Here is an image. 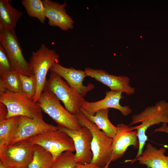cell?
Listing matches in <instances>:
<instances>
[{
    "instance_id": "obj_23",
    "label": "cell",
    "mask_w": 168,
    "mask_h": 168,
    "mask_svg": "<svg viewBox=\"0 0 168 168\" xmlns=\"http://www.w3.org/2000/svg\"><path fill=\"white\" fill-rule=\"evenodd\" d=\"M21 3L29 16L37 18L41 24H44L46 18L42 0H22Z\"/></svg>"
},
{
    "instance_id": "obj_9",
    "label": "cell",
    "mask_w": 168,
    "mask_h": 168,
    "mask_svg": "<svg viewBox=\"0 0 168 168\" xmlns=\"http://www.w3.org/2000/svg\"><path fill=\"white\" fill-rule=\"evenodd\" d=\"M35 145L26 139L0 149V162L9 168L27 166L32 161Z\"/></svg>"
},
{
    "instance_id": "obj_14",
    "label": "cell",
    "mask_w": 168,
    "mask_h": 168,
    "mask_svg": "<svg viewBox=\"0 0 168 168\" xmlns=\"http://www.w3.org/2000/svg\"><path fill=\"white\" fill-rule=\"evenodd\" d=\"M44 7V15L48 20V23L51 26L59 27L66 31L72 29L74 22L67 13L66 2L61 4L50 0H42Z\"/></svg>"
},
{
    "instance_id": "obj_5",
    "label": "cell",
    "mask_w": 168,
    "mask_h": 168,
    "mask_svg": "<svg viewBox=\"0 0 168 168\" xmlns=\"http://www.w3.org/2000/svg\"><path fill=\"white\" fill-rule=\"evenodd\" d=\"M36 103L58 124L72 130H78L82 127L76 115L64 108L52 92L44 90Z\"/></svg>"
},
{
    "instance_id": "obj_6",
    "label": "cell",
    "mask_w": 168,
    "mask_h": 168,
    "mask_svg": "<svg viewBox=\"0 0 168 168\" xmlns=\"http://www.w3.org/2000/svg\"><path fill=\"white\" fill-rule=\"evenodd\" d=\"M0 102L7 108V119L20 116L30 118H43L40 108L22 93L1 91Z\"/></svg>"
},
{
    "instance_id": "obj_12",
    "label": "cell",
    "mask_w": 168,
    "mask_h": 168,
    "mask_svg": "<svg viewBox=\"0 0 168 168\" xmlns=\"http://www.w3.org/2000/svg\"><path fill=\"white\" fill-rule=\"evenodd\" d=\"M117 127V133L112 138L111 162L122 157L129 146L138 149L139 146L136 130H132L131 126L123 123L119 124Z\"/></svg>"
},
{
    "instance_id": "obj_7",
    "label": "cell",
    "mask_w": 168,
    "mask_h": 168,
    "mask_svg": "<svg viewBox=\"0 0 168 168\" xmlns=\"http://www.w3.org/2000/svg\"><path fill=\"white\" fill-rule=\"evenodd\" d=\"M26 139L50 152L54 160L65 152L75 151L72 139L66 133L58 129L44 132Z\"/></svg>"
},
{
    "instance_id": "obj_19",
    "label": "cell",
    "mask_w": 168,
    "mask_h": 168,
    "mask_svg": "<svg viewBox=\"0 0 168 168\" xmlns=\"http://www.w3.org/2000/svg\"><path fill=\"white\" fill-rule=\"evenodd\" d=\"M80 111L90 120L95 123L108 136L113 138L115 135L118 129L110 122L108 118L109 109L98 110L94 115L88 114L81 108Z\"/></svg>"
},
{
    "instance_id": "obj_3",
    "label": "cell",
    "mask_w": 168,
    "mask_h": 168,
    "mask_svg": "<svg viewBox=\"0 0 168 168\" xmlns=\"http://www.w3.org/2000/svg\"><path fill=\"white\" fill-rule=\"evenodd\" d=\"M59 58L55 50L49 49L44 44L32 52L29 63L31 75L35 77L37 83L34 103L37 102L44 90L48 72L55 63L58 62Z\"/></svg>"
},
{
    "instance_id": "obj_24",
    "label": "cell",
    "mask_w": 168,
    "mask_h": 168,
    "mask_svg": "<svg viewBox=\"0 0 168 168\" xmlns=\"http://www.w3.org/2000/svg\"><path fill=\"white\" fill-rule=\"evenodd\" d=\"M19 75L21 84L22 93L33 101L37 86L35 77L33 75L27 76L20 73Z\"/></svg>"
},
{
    "instance_id": "obj_17",
    "label": "cell",
    "mask_w": 168,
    "mask_h": 168,
    "mask_svg": "<svg viewBox=\"0 0 168 168\" xmlns=\"http://www.w3.org/2000/svg\"><path fill=\"white\" fill-rule=\"evenodd\" d=\"M166 149H158L150 143H148L145 149L134 161H138L147 168H168V156H165Z\"/></svg>"
},
{
    "instance_id": "obj_10",
    "label": "cell",
    "mask_w": 168,
    "mask_h": 168,
    "mask_svg": "<svg viewBox=\"0 0 168 168\" xmlns=\"http://www.w3.org/2000/svg\"><path fill=\"white\" fill-rule=\"evenodd\" d=\"M57 127L72 139L76 151L74 156L75 162L81 164L91 163L93 156L91 145L92 137L90 130L84 126L78 130L70 129L59 124Z\"/></svg>"
},
{
    "instance_id": "obj_8",
    "label": "cell",
    "mask_w": 168,
    "mask_h": 168,
    "mask_svg": "<svg viewBox=\"0 0 168 168\" xmlns=\"http://www.w3.org/2000/svg\"><path fill=\"white\" fill-rule=\"evenodd\" d=\"M0 42L9 59L12 71L27 76H31L29 63L23 55L14 30H0Z\"/></svg>"
},
{
    "instance_id": "obj_22",
    "label": "cell",
    "mask_w": 168,
    "mask_h": 168,
    "mask_svg": "<svg viewBox=\"0 0 168 168\" xmlns=\"http://www.w3.org/2000/svg\"><path fill=\"white\" fill-rule=\"evenodd\" d=\"M54 160L52 154L41 146L35 145L33 159L28 168H50Z\"/></svg>"
},
{
    "instance_id": "obj_15",
    "label": "cell",
    "mask_w": 168,
    "mask_h": 168,
    "mask_svg": "<svg viewBox=\"0 0 168 168\" xmlns=\"http://www.w3.org/2000/svg\"><path fill=\"white\" fill-rule=\"evenodd\" d=\"M122 93L118 91H107L103 99L94 102L86 101L81 109L87 113L94 115L98 110L111 108L119 110L124 116L128 115L131 114L132 110L128 105L122 106L120 105Z\"/></svg>"
},
{
    "instance_id": "obj_4",
    "label": "cell",
    "mask_w": 168,
    "mask_h": 168,
    "mask_svg": "<svg viewBox=\"0 0 168 168\" xmlns=\"http://www.w3.org/2000/svg\"><path fill=\"white\" fill-rule=\"evenodd\" d=\"M44 90L54 93L62 101L65 108L75 115L80 112L86 101L75 89L60 76L52 71H50L49 78L46 81Z\"/></svg>"
},
{
    "instance_id": "obj_18",
    "label": "cell",
    "mask_w": 168,
    "mask_h": 168,
    "mask_svg": "<svg viewBox=\"0 0 168 168\" xmlns=\"http://www.w3.org/2000/svg\"><path fill=\"white\" fill-rule=\"evenodd\" d=\"M11 0H0V30H14L18 20L23 15L22 12L14 8Z\"/></svg>"
},
{
    "instance_id": "obj_20",
    "label": "cell",
    "mask_w": 168,
    "mask_h": 168,
    "mask_svg": "<svg viewBox=\"0 0 168 168\" xmlns=\"http://www.w3.org/2000/svg\"><path fill=\"white\" fill-rule=\"evenodd\" d=\"M19 116H0V149L8 146L15 134Z\"/></svg>"
},
{
    "instance_id": "obj_1",
    "label": "cell",
    "mask_w": 168,
    "mask_h": 168,
    "mask_svg": "<svg viewBox=\"0 0 168 168\" xmlns=\"http://www.w3.org/2000/svg\"><path fill=\"white\" fill-rule=\"evenodd\" d=\"M140 123L138 125L131 127L133 130H136L139 143V147L136 158L139 156L143 152L147 137L146 132L150 126L161 123H168V101L161 100L154 105L149 106L139 114H134L129 124L130 126Z\"/></svg>"
},
{
    "instance_id": "obj_26",
    "label": "cell",
    "mask_w": 168,
    "mask_h": 168,
    "mask_svg": "<svg viewBox=\"0 0 168 168\" xmlns=\"http://www.w3.org/2000/svg\"><path fill=\"white\" fill-rule=\"evenodd\" d=\"M11 71L10 61L3 47L0 43V74Z\"/></svg>"
},
{
    "instance_id": "obj_2",
    "label": "cell",
    "mask_w": 168,
    "mask_h": 168,
    "mask_svg": "<svg viewBox=\"0 0 168 168\" xmlns=\"http://www.w3.org/2000/svg\"><path fill=\"white\" fill-rule=\"evenodd\" d=\"M76 115L82 126L87 128L92 135L91 145L93 156L91 163L101 168H109L111 162L112 138L101 131L81 111Z\"/></svg>"
},
{
    "instance_id": "obj_16",
    "label": "cell",
    "mask_w": 168,
    "mask_h": 168,
    "mask_svg": "<svg viewBox=\"0 0 168 168\" xmlns=\"http://www.w3.org/2000/svg\"><path fill=\"white\" fill-rule=\"evenodd\" d=\"M50 70L64 79L83 97L94 88V85L92 83H89L86 86L83 84L84 78L86 77L84 71L77 70L73 68H66L58 62L55 63Z\"/></svg>"
},
{
    "instance_id": "obj_29",
    "label": "cell",
    "mask_w": 168,
    "mask_h": 168,
    "mask_svg": "<svg viewBox=\"0 0 168 168\" xmlns=\"http://www.w3.org/2000/svg\"><path fill=\"white\" fill-rule=\"evenodd\" d=\"M0 168H9L4 165L2 162H0Z\"/></svg>"
},
{
    "instance_id": "obj_30",
    "label": "cell",
    "mask_w": 168,
    "mask_h": 168,
    "mask_svg": "<svg viewBox=\"0 0 168 168\" xmlns=\"http://www.w3.org/2000/svg\"><path fill=\"white\" fill-rule=\"evenodd\" d=\"M17 168H28L27 166H24V167H18Z\"/></svg>"
},
{
    "instance_id": "obj_25",
    "label": "cell",
    "mask_w": 168,
    "mask_h": 168,
    "mask_svg": "<svg viewBox=\"0 0 168 168\" xmlns=\"http://www.w3.org/2000/svg\"><path fill=\"white\" fill-rule=\"evenodd\" d=\"M74 156L73 152H63L54 161L50 168H75L77 163Z\"/></svg>"
},
{
    "instance_id": "obj_13",
    "label": "cell",
    "mask_w": 168,
    "mask_h": 168,
    "mask_svg": "<svg viewBox=\"0 0 168 168\" xmlns=\"http://www.w3.org/2000/svg\"><path fill=\"white\" fill-rule=\"evenodd\" d=\"M86 76L94 78L109 87L110 90L119 91L128 95L134 94L135 89L130 85V79L126 76H116L109 74L106 71L89 67L85 68Z\"/></svg>"
},
{
    "instance_id": "obj_28",
    "label": "cell",
    "mask_w": 168,
    "mask_h": 168,
    "mask_svg": "<svg viewBox=\"0 0 168 168\" xmlns=\"http://www.w3.org/2000/svg\"><path fill=\"white\" fill-rule=\"evenodd\" d=\"M155 132H163L168 133V126L167 123H162V126L154 130Z\"/></svg>"
},
{
    "instance_id": "obj_27",
    "label": "cell",
    "mask_w": 168,
    "mask_h": 168,
    "mask_svg": "<svg viewBox=\"0 0 168 168\" xmlns=\"http://www.w3.org/2000/svg\"><path fill=\"white\" fill-rule=\"evenodd\" d=\"M75 168H101L94 163H90L85 164H77Z\"/></svg>"
},
{
    "instance_id": "obj_21",
    "label": "cell",
    "mask_w": 168,
    "mask_h": 168,
    "mask_svg": "<svg viewBox=\"0 0 168 168\" xmlns=\"http://www.w3.org/2000/svg\"><path fill=\"white\" fill-rule=\"evenodd\" d=\"M19 73L11 71L0 74V92L8 91L22 93Z\"/></svg>"
},
{
    "instance_id": "obj_11",
    "label": "cell",
    "mask_w": 168,
    "mask_h": 168,
    "mask_svg": "<svg viewBox=\"0 0 168 168\" xmlns=\"http://www.w3.org/2000/svg\"><path fill=\"white\" fill-rule=\"evenodd\" d=\"M57 129V126L46 123L43 118H30L20 116L15 134L9 145L44 132Z\"/></svg>"
}]
</instances>
